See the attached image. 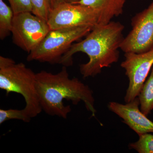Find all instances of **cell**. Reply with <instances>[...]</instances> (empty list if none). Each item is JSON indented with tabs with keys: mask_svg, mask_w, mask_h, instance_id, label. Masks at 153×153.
I'll return each mask as SVG.
<instances>
[{
	"mask_svg": "<svg viewBox=\"0 0 153 153\" xmlns=\"http://www.w3.org/2000/svg\"><path fill=\"white\" fill-rule=\"evenodd\" d=\"M36 87L42 111L47 114L67 118L71 111L70 105H64L67 100L74 105L83 102L95 117L93 91L78 78H70L66 66L56 74L46 71L36 73Z\"/></svg>",
	"mask_w": 153,
	"mask_h": 153,
	"instance_id": "1",
	"label": "cell"
},
{
	"mask_svg": "<svg viewBox=\"0 0 153 153\" xmlns=\"http://www.w3.org/2000/svg\"><path fill=\"white\" fill-rule=\"evenodd\" d=\"M124 26L119 22H111L94 27L85 39L73 44L61 58L59 64L66 67L73 64V56L78 52L89 57L87 63L81 64L79 70L84 78L94 76L102 68L110 67L118 61L119 49L123 41Z\"/></svg>",
	"mask_w": 153,
	"mask_h": 153,
	"instance_id": "2",
	"label": "cell"
},
{
	"mask_svg": "<svg viewBox=\"0 0 153 153\" xmlns=\"http://www.w3.org/2000/svg\"><path fill=\"white\" fill-rule=\"evenodd\" d=\"M0 88L6 94L16 93L25 99V110L33 118L42 111L36 87V73L23 63L0 56Z\"/></svg>",
	"mask_w": 153,
	"mask_h": 153,
	"instance_id": "3",
	"label": "cell"
},
{
	"mask_svg": "<svg viewBox=\"0 0 153 153\" xmlns=\"http://www.w3.org/2000/svg\"><path fill=\"white\" fill-rule=\"evenodd\" d=\"M92 29L83 27L50 30L40 44L29 53L27 60L59 64L73 43L87 36Z\"/></svg>",
	"mask_w": 153,
	"mask_h": 153,
	"instance_id": "4",
	"label": "cell"
},
{
	"mask_svg": "<svg viewBox=\"0 0 153 153\" xmlns=\"http://www.w3.org/2000/svg\"><path fill=\"white\" fill-rule=\"evenodd\" d=\"M50 30L47 21L32 12L14 15L11 31L13 42L28 53L40 44Z\"/></svg>",
	"mask_w": 153,
	"mask_h": 153,
	"instance_id": "5",
	"label": "cell"
},
{
	"mask_svg": "<svg viewBox=\"0 0 153 153\" xmlns=\"http://www.w3.org/2000/svg\"><path fill=\"white\" fill-rule=\"evenodd\" d=\"M131 30L124 38L120 49L125 53H144L153 49V1L131 20Z\"/></svg>",
	"mask_w": 153,
	"mask_h": 153,
	"instance_id": "6",
	"label": "cell"
},
{
	"mask_svg": "<svg viewBox=\"0 0 153 153\" xmlns=\"http://www.w3.org/2000/svg\"><path fill=\"white\" fill-rule=\"evenodd\" d=\"M50 30L89 27L98 25L95 10L80 4H64L51 10L47 20Z\"/></svg>",
	"mask_w": 153,
	"mask_h": 153,
	"instance_id": "7",
	"label": "cell"
},
{
	"mask_svg": "<svg viewBox=\"0 0 153 153\" xmlns=\"http://www.w3.org/2000/svg\"><path fill=\"white\" fill-rule=\"evenodd\" d=\"M125 60L121 63L129 79L124 100L126 103L138 97L150 71L153 66V49L144 52L125 53Z\"/></svg>",
	"mask_w": 153,
	"mask_h": 153,
	"instance_id": "8",
	"label": "cell"
},
{
	"mask_svg": "<svg viewBox=\"0 0 153 153\" xmlns=\"http://www.w3.org/2000/svg\"><path fill=\"white\" fill-rule=\"evenodd\" d=\"M139 105V99L137 97L125 104L111 102L108 108L111 111L121 118L123 122L138 136L153 133V122L140 110Z\"/></svg>",
	"mask_w": 153,
	"mask_h": 153,
	"instance_id": "9",
	"label": "cell"
},
{
	"mask_svg": "<svg viewBox=\"0 0 153 153\" xmlns=\"http://www.w3.org/2000/svg\"><path fill=\"white\" fill-rule=\"evenodd\" d=\"M126 0H81L75 4L90 7L98 16V25H105L121 15Z\"/></svg>",
	"mask_w": 153,
	"mask_h": 153,
	"instance_id": "10",
	"label": "cell"
},
{
	"mask_svg": "<svg viewBox=\"0 0 153 153\" xmlns=\"http://www.w3.org/2000/svg\"><path fill=\"white\" fill-rule=\"evenodd\" d=\"M140 109L145 115H149L153 109V66L151 74L144 83L138 96Z\"/></svg>",
	"mask_w": 153,
	"mask_h": 153,
	"instance_id": "11",
	"label": "cell"
},
{
	"mask_svg": "<svg viewBox=\"0 0 153 153\" xmlns=\"http://www.w3.org/2000/svg\"><path fill=\"white\" fill-rule=\"evenodd\" d=\"M14 14L10 7L0 0V39L3 40L12 31Z\"/></svg>",
	"mask_w": 153,
	"mask_h": 153,
	"instance_id": "12",
	"label": "cell"
},
{
	"mask_svg": "<svg viewBox=\"0 0 153 153\" xmlns=\"http://www.w3.org/2000/svg\"><path fill=\"white\" fill-rule=\"evenodd\" d=\"M139 136L137 141L129 145V149L139 153H153V135L146 133Z\"/></svg>",
	"mask_w": 153,
	"mask_h": 153,
	"instance_id": "13",
	"label": "cell"
},
{
	"mask_svg": "<svg viewBox=\"0 0 153 153\" xmlns=\"http://www.w3.org/2000/svg\"><path fill=\"white\" fill-rule=\"evenodd\" d=\"M30 117L25 110L9 109H0V124L11 120H17L26 123L30 122Z\"/></svg>",
	"mask_w": 153,
	"mask_h": 153,
	"instance_id": "14",
	"label": "cell"
},
{
	"mask_svg": "<svg viewBox=\"0 0 153 153\" xmlns=\"http://www.w3.org/2000/svg\"><path fill=\"white\" fill-rule=\"evenodd\" d=\"M32 13L47 21L51 12V0H31Z\"/></svg>",
	"mask_w": 153,
	"mask_h": 153,
	"instance_id": "15",
	"label": "cell"
},
{
	"mask_svg": "<svg viewBox=\"0 0 153 153\" xmlns=\"http://www.w3.org/2000/svg\"><path fill=\"white\" fill-rule=\"evenodd\" d=\"M14 15L24 12H32L33 6L31 0H7Z\"/></svg>",
	"mask_w": 153,
	"mask_h": 153,
	"instance_id": "16",
	"label": "cell"
},
{
	"mask_svg": "<svg viewBox=\"0 0 153 153\" xmlns=\"http://www.w3.org/2000/svg\"><path fill=\"white\" fill-rule=\"evenodd\" d=\"M80 1L81 0H51V8L52 10L62 4H76Z\"/></svg>",
	"mask_w": 153,
	"mask_h": 153,
	"instance_id": "17",
	"label": "cell"
}]
</instances>
